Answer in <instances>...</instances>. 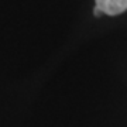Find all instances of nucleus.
<instances>
[{
  "label": "nucleus",
  "mask_w": 127,
  "mask_h": 127,
  "mask_svg": "<svg viewBox=\"0 0 127 127\" xmlns=\"http://www.w3.org/2000/svg\"><path fill=\"white\" fill-rule=\"evenodd\" d=\"M93 14H95L96 17H99V16H102V14H103V11H102L97 6H95V7H93Z\"/></svg>",
  "instance_id": "obj_2"
},
{
  "label": "nucleus",
  "mask_w": 127,
  "mask_h": 127,
  "mask_svg": "<svg viewBox=\"0 0 127 127\" xmlns=\"http://www.w3.org/2000/svg\"><path fill=\"white\" fill-rule=\"evenodd\" d=\"M96 6L99 7L103 14L117 16L127 10V0H95Z\"/></svg>",
  "instance_id": "obj_1"
}]
</instances>
